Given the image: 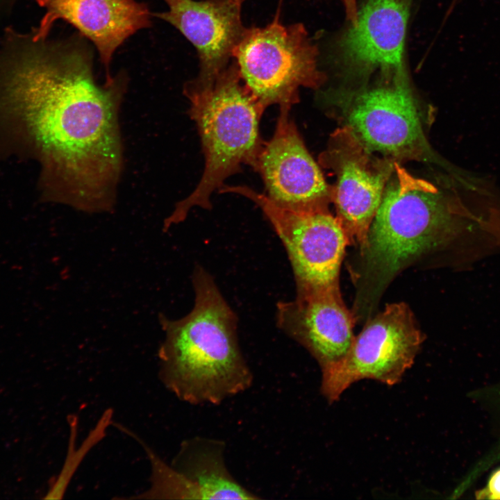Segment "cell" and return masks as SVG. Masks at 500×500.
<instances>
[{"mask_svg":"<svg viewBox=\"0 0 500 500\" xmlns=\"http://www.w3.org/2000/svg\"><path fill=\"white\" fill-rule=\"evenodd\" d=\"M389 83L349 93L347 127L370 152L394 159H420L428 143L406 72L392 74Z\"/></svg>","mask_w":500,"mask_h":500,"instance_id":"obj_8","label":"cell"},{"mask_svg":"<svg viewBox=\"0 0 500 500\" xmlns=\"http://www.w3.org/2000/svg\"><path fill=\"white\" fill-rule=\"evenodd\" d=\"M424 340L406 303L387 305L354 337L344 357L322 372V394L331 403L360 380L398 383L412 365Z\"/></svg>","mask_w":500,"mask_h":500,"instance_id":"obj_6","label":"cell"},{"mask_svg":"<svg viewBox=\"0 0 500 500\" xmlns=\"http://www.w3.org/2000/svg\"><path fill=\"white\" fill-rule=\"evenodd\" d=\"M476 497L478 499H500V468L491 475L487 485L483 490L478 491Z\"/></svg>","mask_w":500,"mask_h":500,"instance_id":"obj_18","label":"cell"},{"mask_svg":"<svg viewBox=\"0 0 500 500\" xmlns=\"http://www.w3.org/2000/svg\"><path fill=\"white\" fill-rule=\"evenodd\" d=\"M183 93L201 138L205 167L194 191L165 219V231L183 222L193 207L210 209L213 192L242 165L253 167L262 147L258 123L265 109L243 83L235 60L208 88L183 87Z\"/></svg>","mask_w":500,"mask_h":500,"instance_id":"obj_4","label":"cell"},{"mask_svg":"<svg viewBox=\"0 0 500 500\" xmlns=\"http://www.w3.org/2000/svg\"><path fill=\"white\" fill-rule=\"evenodd\" d=\"M276 322L311 354L322 372L344 357L354 339V319L340 288L297 290L294 300L278 303Z\"/></svg>","mask_w":500,"mask_h":500,"instance_id":"obj_13","label":"cell"},{"mask_svg":"<svg viewBox=\"0 0 500 500\" xmlns=\"http://www.w3.org/2000/svg\"><path fill=\"white\" fill-rule=\"evenodd\" d=\"M44 8L33 41L46 40L53 24L63 20L95 46L106 71L115 51L131 35L151 26L152 12L136 0H37Z\"/></svg>","mask_w":500,"mask_h":500,"instance_id":"obj_14","label":"cell"},{"mask_svg":"<svg viewBox=\"0 0 500 500\" xmlns=\"http://www.w3.org/2000/svg\"><path fill=\"white\" fill-rule=\"evenodd\" d=\"M192 284L194 304L187 315L158 317L164 332L158 377L184 403L219 405L249 390L253 376L240 348L236 315L213 278L197 266Z\"/></svg>","mask_w":500,"mask_h":500,"instance_id":"obj_3","label":"cell"},{"mask_svg":"<svg viewBox=\"0 0 500 500\" xmlns=\"http://www.w3.org/2000/svg\"><path fill=\"white\" fill-rule=\"evenodd\" d=\"M318 55L303 24L285 26L276 17L265 27L246 28L233 58L243 83L265 109L274 104L291 107L299 101L301 87L323 84Z\"/></svg>","mask_w":500,"mask_h":500,"instance_id":"obj_5","label":"cell"},{"mask_svg":"<svg viewBox=\"0 0 500 500\" xmlns=\"http://www.w3.org/2000/svg\"><path fill=\"white\" fill-rule=\"evenodd\" d=\"M345 126L333 134L321 162L337 176L332 192L337 217L349 240L363 247L368 231L394 171V163L374 159Z\"/></svg>","mask_w":500,"mask_h":500,"instance_id":"obj_9","label":"cell"},{"mask_svg":"<svg viewBox=\"0 0 500 500\" xmlns=\"http://www.w3.org/2000/svg\"><path fill=\"white\" fill-rule=\"evenodd\" d=\"M223 440L196 436L183 440L171 465L188 482L193 499H259L230 473Z\"/></svg>","mask_w":500,"mask_h":500,"instance_id":"obj_15","label":"cell"},{"mask_svg":"<svg viewBox=\"0 0 500 500\" xmlns=\"http://www.w3.org/2000/svg\"><path fill=\"white\" fill-rule=\"evenodd\" d=\"M244 1L163 0L167 10L152 13L178 30L198 53L199 74L184 87L207 88L228 65L246 31L241 19Z\"/></svg>","mask_w":500,"mask_h":500,"instance_id":"obj_11","label":"cell"},{"mask_svg":"<svg viewBox=\"0 0 500 500\" xmlns=\"http://www.w3.org/2000/svg\"><path fill=\"white\" fill-rule=\"evenodd\" d=\"M140 444L151 465L150 486L143 493L131 499H192L186 480L171 464L166 463L140 439Z\"/></svg>","mask_w":500,"mask_h":500,"instance_id":"obj_17","label":"cell"},{"mask_svg":"<svg viewBox=\"0 0 500 500\" xmlns=\"http://www.w3.org/2000/svg\"><path fill=\"white\" fill-rule=\"evenodd\" d=\"M344 7L347 19L351 26H355L358 20L357 0H341Z\"/></svg>","mask_w":500,"mask_h":500,"instance_id":"obj_19","label":"cell"},{"mask_svg":"<svg viewBox=\"0 0 500 500\" xmlns=\"http://www.w3.org/2000/svg\"><path fill=\"white\" fill-rule=\"evenodd\" d=\"M394 172L361 249L357 301L366 312L390 281L424 254L456 251L467 265L500 250L499 216L472 212L397 162Z\"/></svg>","mask_w":500,"mask_h":500,"instance_id":"obj_2","label":"cell"},{"mask_svg":"<svg viewBox=\"0 0 500 500\" xmlns=\"http://www.w3.org/2000/svg\"><path fill=\"white\" fill-rule=\"evenodd\" d=\"M290 108L280 106L274 134L262 144L253 167L276 205L294 211L328 210L331 189L290 119Z\"/></svg>","mask_w":500,"mask_h":500,"instance_id":"obj_10","label":"cell"},{"mask_svg":"<svg viewBox=\"0 0 500 500\" xmlns=\"http://www.w3.org/2000/svg\"><path fill=\"white\" fill-rule=\"evenodd\" d=\"M83 38L35 42L9 67L6 94L41 153L54 200L109 213L124 168L119 117L128 76L121 72L99 83Z\"/></svg>","mask_w":500,"mask_h":500,"instance_id":"obj_1","label":"cell"},{"mask_svg":"<svg viewBox=\"0 0 500 500\" xmlns=\"http://www.w3.org/2000/svg\"><path fill=\"white\" fill-rule=\"evenodd\" d=\"M221 193L242 195L262 211L281 240L289 258L297 290L339 288L341 263L349 238L328 210L294 211L243 185H222Z\"/></svg>","mask_w":500,"mask_h":500,"instance_id":"obj_7","label":"cell"},{"mask_svg":"<svg viewBox=\"0 0 500 500\" xmlns=\"http://www.w3.org/2000/svg\"><path fill=\"white\" fill-rule=\"evenodd\" d=\"M412 0H365L358 20L340 35L336 62L353 74L406 72L404 46Z\"/></svg>","mask_w":500,"mask_h":500,"instance_id":"obj_12","label":"cell"},{"mask_svg":"<svg viewBox=\"0 0 500 500\" xmlns=\"http://www.w3.org/2000/svg\"><path fill=\"white\" fill-rule=\"evenodd\" d=\"M112 414L111 409L103 412L97 423L90 431L84 441L78 446L76 445V438L78 430V418L72 415L69 421L70 424V438L67 455L63 467L57 479L50 487L45 499H61L73 477L75 472L85 458L87 453L100 442L106 434L108 426L112 424Z\"/></svg>","mask_w":500,"mask_h":500,"instance_id":"obj_16","label":"cell"}]
</instances>
